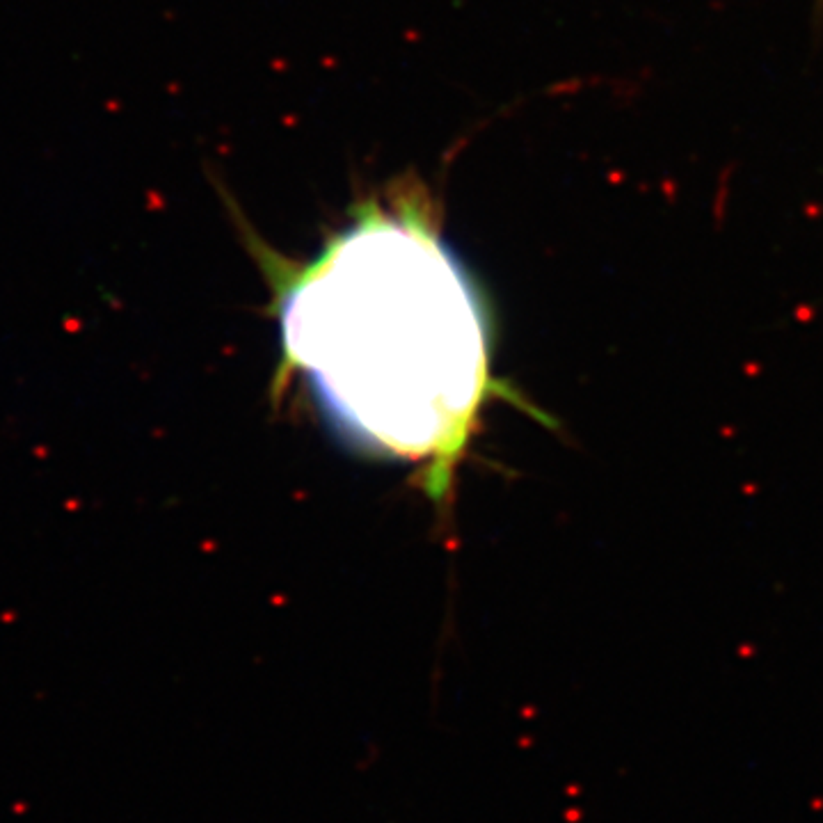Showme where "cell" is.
<instances>
[{
  "label": "cell",
  "instance_id": "2",
  "mask_svg": "<svg viewBox=\"0 0 823 823\" xmlns=\"http://www.w3.org/2000/svg\"><path fill=\"white\" fill-rule=\"evenodd\" d=\"M823 33V0H814L812 10V35L814 39H821Z\"/></svg>",
  "mask_w": 823,
  "mask_h": 823
},
{
  "label": "cell",
  "instance_id": "1",
  "mask_svg": "<svg viewBox=\"0 0 823 823\" xmlns=\"http://www.w3.org/2000/svg\"><path fill=\"white\" fill-rule=\"evenodd\" d=\"M281 341L336 433L389 458H453L488 387L476 288L407 194L364 203L297 274Z\"/></svg>",
  "mask_w": 823,
  "mask_h": 823
}]
</instances>
